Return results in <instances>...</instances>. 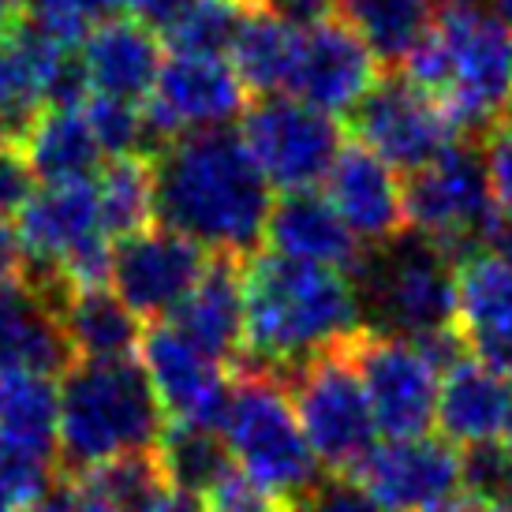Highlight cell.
<instances>
[{
    "mask_svg": "<svg viewBox=\"0 0 512 512\" xmlns=\"http://www.w3.org/2000/svg\"><path fill=\"white\" fill-rule=\"evenodd\" d=\"M157 225L199 240L206 251L251 255L266 236L273 199L240 131H191L154 150Z\"/></svg>",
    "mask_w": 512,
    "mask_h": 512,
    "instance_id": "obj_1",
    "label": "cell"
},
{
    "mask_svg": "<svg viewBox=\"0 0 512 512\" xmlns=\"http://www.w3.org/2000/svg\"><path fill=\"white\" fill-rule=\"evenodd\" d=\"M359 326L363 307L348 273L270 247L243 258V352L232 370L285 374L348 341Z\"/></svg>",
    "mask_w": 512,
    "mask_h": 512,
    "instance_id": "obj_2",
    "label": "cell"
},
{
    "mask_svg": "<svg viewBox=\"0 0 512 512\" xmlns=\"http://www.w3.org/2000/svg\"><path fill=\"white\" fill-rule=\"evenodd\" d=\"M165 423V408L135 356L72 363L60 382V475H79L101 460L154 449Z\"/></svg>",
    "mask_w": 512,
    "mask_h": 512,
    "instance_id": "obj_3",
    "label": "cell"
},
{
    "mask_svg": "<svg viewBox=\"0 0 512 512\" xmlns=\"http://www.w3.org/2000/svg\"><path fill=\"white\" fill-rule=\"evenodd\" d=\"M221 438L251 479L285 498H307L322 483V464L299 427L285 385L270 370H232Z\"/></svg>",
    "mask_w": 512,
    "mask_h": 512,
    "instance_id": "obj_4",
    "label": "cell"
},
{
    "mask_svg": "<svg viewBox=\"0 0 512 512\" xmlns=\"http://www.w3.org/2000/svg\"><path fill=\"white\" fill-rule=\"evenodd\" d=\"M434 34L453 72L441 109L464 139L486 135L512 113V23L486 0H438Z\"/></svg>",
    "mask_w": 512,
    "mask_h": 512,
    "instance_id": "obj_5",
    "label": "cell"
},
{
    "mask_svg": "<svg viewBox=\"0 0 512 512\" xmlns=\"http://www.w3.org/2000/svg\"><path fill=\"white\" fill-rule=\"evenodd\" d=\"M408 232L382 247H367L363 270L352 281L359 307L370 314L363 326L412 341L430 329L456 326V266L427 236Z\"/></svg>",
    "mask_w": 512,
    "mask_h": 512,
    "instance_id": "obj_6",
    "label": "cell"
},
{
    "mask_svg": "<svg viewBox=\"0 0 512 512\" xmlns=\"http://www.w3.org/2000/svg\"><path fill=\"white\" fill-rule=\"evenodd\" d=\"M318 464L333 471V479H348L359 460L378 445V427L370 415L367 389L359 382L348 341L333 344L299 367L277 374Z\"/></svg>",
    "mask_w": 512,
    "mask_h": 512,
    "instance_id": "obj_7",
    "label": "cell"
},
{
    "mask_svg": "<svg viewBox=\"0 0 512 512\" xmlns=\"http://www.w3.org/2000/svg\"><path fill=\"white\" fill-rule=\"evenodd\" d=\"M404 214H408V228L427 236L453 266L483 251L490 228L501 217L490 195L483 150L460 139L438 161L423 165L419 172H408Z\"/></svg>",
    "mask_w": 512,
    "mask_h": 512,
    "instance_id": "obj_8",
    "label": "cell"
},
{
    "mask_svg": "<svg viewBox=\"0 0 512 512\" xmlns=\"http://www.w3.org/2000/svg\"><path fill=\"white\" fill-rule=\"evenodd\" d=\"M240 135L277 191H307L322 184L344 146L337 116L322 113L292 94L247 105Z\"/></svg>",
    "mask_w": 512,
    "mask_h": 512,
    "instance_id": "obj_9",
    "label": "cell"
},
{
    "mask_svg": "<svg viewBox=\"0 0 512 512\" xmlns=\"http://www.w3.org/2000/svg\"><path fill=\"white\" fill-rule=\"evenodd\" d=\"M348 352L367 389L374 427L385 438H423L438 427V370L408 337L359 326Z\"/></svg>",
    "mask_w": 512,
    "mask_h": 512,
    "instance_id": "obj_10",
    "label": "cell"
},
{
    "mask_svg": "<svg viewBox=\"0 0 512 512\" xmlns=\"http://www.w3.org/2000/svg\"><path fill=\"white\" fill-rule=\"evenodd\" d=\"M348 131L400 172H419L464 139L441 101L423 94L404 75H382L370 86L348 113Z\"/></svg>",
    "mask_w": 512,
    "mask_h": 512,
    "instance_id": "obj_11",
    "label": "cell"
},
{
    "mask_svg": "<svg viewBox=\"0 0 512 512\" xmlns=\"http://www.w3.org/2000/svg\"><path fill=\"white\" fill-rule=\"evenodd\" d=\"M210 255L214 251H206L184 232L150 225L113 247V292L146 326L169 322L176 307L191 296V288L199 285Z\"/></svg>",
    "mask_w": 512,
    "mask_h": 512,
    "instance_id": "obj_12",
    "label": "cell"
},
{
    "mask_svg": "<svg viewBox=\"0 0 512 512\" xmlns=\"http://www.w3.org/2000/svg\"><path fill=\"white\" fill-rule=\"evenodd\" d=\"M247 98V86L225 57L169 53L146 94L143 113L157 143L165 146L191 131L225 128L228 120L247 113Z\"/></svg>",
    "mask_w": 512,
    "mask_h": 512,
    "instance_id": "obj_13",
    "label": "cell"
},
{
    "mask_svg": "<svg viewBox=\"0 0 512 512\" xmlns=\"http://www.w3.org/2000/svg\"><path fill=\"white\" fill-rule=\"evenodd\" d=\"M344 483L385 512H427L460 490V449L441 434L385 438Z\"/></svg>",
    "mask_w": 512,
    "mask_h": 512,
    "instance_id": "obj_14",
    "label": "cell"
},
{
    "mask_svg": "<svg viewBox=\"0 0 512 512\" xmlns=\"http://www.w3.org/2000/svg\"><path fill=\"white\" fill-rule=\"evenodd\" d=\"M139 363L154 385L157 400L169 423L221 430L232 393V374L217 359L199 352L184 333L169 322H154L143 329Z\"/></svg>",
    "mask_w": 512,
    "mask_h": 512,
    "instance_id": "obj_15",
    "label": "cell"
},
{
    "mask_svg": "<svg viewBox=\"0 0 512 512\" xmlns=\"http://www.w3.org/2000/svg\"><path fill=\"white\" fill-rule=\"evenodd\" d=\"M68 285L19 273L0 285V374H68L75 352L64 329Z\"/></svg>",
    "mask_w": 512,
    "mask_h": 512,
    "instance_id": "obj_16",
    "label": "cell"
},
{
    "mask_svg": "<svg viewBox=\"0 0 512 512\" xmlns=\"http://www.w3.org/2000/svg\"><path fill=\"white\" fill-rule=\"evenodd\" d=\"M98 236H105L98 180L38 187L15 217V240H19V255H23V270L19 273L60 281L64 262Z\"/></svg>",
    "mask_w": 512,
    "mask_h": 512,
    "instance_id": "obj_17",
    "label": "cell"
},
{
    "mask_svg": "<svg viewBox=\"0 0 512 512\" xmlns=\"http://www.w3.org/2000/svg\"><path fill=\"white\" fill-rule=\"evenodd\" d=\"M378 79H382V64L367 49V42L344 19H326L318 27L303 30L288 94L329 116H348Z\"/></svg>",
    "mask_w": 512,
    "mask_h": 512,
    "instance_id": "obj_18",
    "label": "cell"
},
{
    "mask_svg": "<svg viewBox=\"0 0 512 512\" xmlns=\"http://www.w3.org/2000/svg\"><path fill=\"white\" fill-rule=\"evenodd\" d=\"M322 184L333 210L367 247H382L408 232L404 184L397 180V169L356 139L341 146Z\"/></svg>",
    "mask_w": 512,
    "mask_h": 512,
    "instance_id": "obj_19",
    "label": "cell"
},
{
    "mask_svg": "<svg viewBox=\"0 0 512 512\" xmlns=\"http://www.w3.org/2000/svg\"><path fill=\"white\" fill-rule=\"evenodd\" d=\"M456 329L471 356L512 382V266L486 247L456 266Z\"/></svg>",
    "mask_w": 512,
    "mask_h": 512,
    "instance_id": "obj_20",
    "label": "cell"
},
{
    "mask_svg": "<svg viewBox=\"0 0 512 512\" xmlns=\"http://www.w3.org/2000/svg\"><path fill=\"white\" fill-rule=\"evenodd\" d=\"M262 240L277 255L329 266V270H341L348 277H356L363 270V258H367V243L344 225V217L333 210V202L314 187L285 191L273 202Z\"/></svg>",
    "mask_w": 512,
    "mask_h": 512,
    "instance_id": "obj_21",
    "label": "cell"
},
{
    "mask_svg": "<svg viewBox=\"0 0 512 512\" xmlns=\"http://www.w3.org/2000/svg\"><path fill=\"white\" fill-rule=\"evenodd\" d=\"M243 258L247 255L214 251L199 285L169 318V326L228 370L243 352Z\"/></svg>",
    "mask_w": 512,
    "mask_h": 512,
    "instance_id": "obj_22",
    "label": "cell"
},
{
    "mask_svg": "<svg viewBox=\"0 0 512 512\" xmlns=\"http://www.w3.org/2000/svg\"><path fill=\"white\" fill-rule=\"evenodd\" d=\"M438 430L456 449L505 441L512 430V382L475 356L456 363L441 374Z\"/></svg>",
    "mask_w": 512,
    "mask_h": 512,
    "instance_id": "obj_23",
    "label": "cell"
},
{
    "mask_svg": "<svg viewBox=\"0 0 512 512\" xmlns=\"http://www.w3.org/2000/svg\"><path fill=\"white\" fill-rule=\"evenodd\" d=\"M90 94L120 101H146L157 72H161V45L154 30L135 19H109L79 45Z\"/></svg>",
    "mask_w": 512,
    "mask_h": 512,
    "instance_id": "obj_24",
    "label": "cell"
},
{
    "mask_svg": "<svg viewBox=\"0 0 512 512\" xmlns=\"http://www.w3.org/2000/svg\"><path fill=\"white\" fill-rule=\"evenodd\" d=\"M64 329L75 352V363H113L131 359L143 341L139 318L124 307L113 288L72 292L64 303Z\"/></svg>",
    "mask_w": 512,
    "mask_h": 512,
    "instance_id": "obj_25",
    "label": "cell"
},
{
    "mask_svg": "<svg viewBox=\"0 0 512 512\" xmlns=\"http://www.w3.org/2000/svg\"><path fill=\"white\" fill-rule=\"evenodd\" d=\"M27 161L42 184L98 180L105 154L79 109H45L27 139Z\"/></svg>",
    "mask_w": 512,
    "mask_h": 512,
    "instance_id": "obj_26",
    "label": "cell"
},
{
    "mask_svg": "<svg viewBox=\"0 0 512 512\" xmlns=\"http://www.w3.org/2000/svg\"><path fill=\"white\" fill-rule=\"evenodd\" d=\"M169 486L154 449L101 460L94 468L68 475L75 512H143Z\"/></svg>",
    "mask_w": 512,
    "mask_h": 512,
    "instance_id": "obj_27",
    "label": "cell"
},
{
    "mask_svg": "<svg viewBox=\"0 0 512 512\" xmlns=\"http://www.w3.org/2000/svg\"><path fill=\"white\" fill-rule=\"evenodd\" d=\"M299 38H303V30L288 27V23L273 19V15H262V12L247 15V23L240 27L236 42L228 49V64L243 79L247 94L277 98V94L292 90V75H296V60H299Z\"/></svg>",
    "mask_w": 512,
    "mask_h": 512,
    "instance_id": "obj_28",
    "label": "cell"
},
{
    "mask_svg": "<svg viewBox=\"0 0 512 512\" xmlns=\"http://www.w3.org/2000/svg\"><path fill=\"white\" fill-rule=\"evenodd\" d=\"M337 12L385 68H400L434 30L438 0H337Z\"/></svg>",
    "mask_w": 512,
    "mask_h": 512,
    "instance_id": "obj_29",
    "label": "cell"
},
{
    "mask_svg": "<svg viewBox=\"0 0 512 512\" xmlns=\"http://www.w3.org/2000/svg\"><path fill=\"white\" fill-rule=\"evenodd\" d=\"M101 228L109 240H128L157 225V187L150 157H113L98 172Z\"/></svg>",
    "mask_w": 512,
    "mask_h": 512,
    "instance_id": "obj_30",
    "label": "cell"
},
{
    "mask_svg": "<svg viewBox=\"0 0 512 512\" xmlns=\"http://www.w3.org/2000/svg\"><path fill=\"white\" fill-rule=\"evenodd\" d=\"M57 423V378H45V374H0V438H12L19 445L57 456Z\"/></svg>",
    "mask_w": 512,
    "mask_h": 512,
    "instance_id": "obj_31",
    "label": "cell"
},
{
    "mask_svg": "<svg viewBox=\"0 0 512 512\" xmlns=\"http://www.w3.org/2000/svg\"><path fill=\"white\" fill-rule=\"evenodd\" d=\"M154 453L169 486L187 490L195 498H202L217 483V475L232 464V453H228L221 430L191 427V423H165Z\"/></svg>",
    "mask_w": 512,
    "mask_h": 512,
    "instance_id": "obj_32",
    "label": "cell"
},
{
    "mask_svg": "<svg viewBox=\"0 0 512 512\" xmlns=\"http://www.w3.org/2000/svg\"><path fill=\"white\" fill-rule=\"evenodd\" d=\"M251 8L243 0H187L184 12L172 19L161 34L169 53H195V57H228Z\"/></svg>",
    "mask_w": 512,
    "mask_h": 512,
    "instance_id": "obj_33",
    "label": "cell"
},
{
    "mask_svg": "<svg viewBox=\"0 0 512 512\" xmlns=\"http://www.w3.org/2000/svg\"><path fill=\"white\" fill-rule=\"evenodd\" d=\"M60 460L53 453L0 438V512H27L53 490Z\"/></svg>",
    "mask_w": 512,
    "mask_h": 512,
    "instance_id": "obj_34",
    "label": "cell"
},
{
    "mask_svg": "<svg viewBox=\"0 0 512 512\" xmlns=\"http://www.w3.org/2000/svg\"><path fill=\"white\" fill-rule=\"evenodd\" d=\"M83 116L94 139H98L101 154L109 157H150L146 146L157 143V135L146 124L143 105L135 101H120V98H105V94H90L83 101ZM161 150V143H157Z\"/></svg>",
    "mask_w": 512,
    "mask_h": 512,
    "instance_id": "obj_35",
    "label": "cell"
},
{
    "mask_svg": "<svg viewBox=\"0 0 512 512\" xmlns=\"http://www.w3.org/2000/svg\"><path fill=\"white\" fill-rule=\"evenodd\" d=\"M124 12V0H27L23 19L60 49H79L90 30Z\"/></svg>",
    "mask_w": 512,
    "mask_h": 512,
    "instance_id": "obj_36",
    "label": "cell"
},
{
    "mask_svg": "<svg viewBox=\"0 0 512 512\" xmlns=\"http://www.w3.org/2000/svg\"><path fill=\"white\" fill-rule=\"evenodd\" d=\"M460 490L486 501L490 509L512 498V453L505 441L460 449Z\"/></svg>",
    "mask_w": 512,
    "mask_h": 512,
    "instance_id": "obj_37",
    "label": "cell"
},
{
    "mask_svg": "<svg viewBox=\"0 0 512 512\" xmlns=\"http://www.w3.org/2000/svg\"><path fill=\"white\" fill-rule=\"evenodd\" d=\"M202 512H296V501L270 490V486H262L258 479H251L232 460L217 475V483L202 494Z\"/></svg>",
    "mask_w": 512,
    "mask_h": 512,
    "instance_id": "obj_38",
    "label": "cell"
},
{
    "mask_svg": "<svg viewBox=\"0 0 512 512\" xmlns=\"http://www.w3.org/2000/svg\"><path fill=\"white\" fill-rule=\"evenodd\" d=\"M483 165L494 206L512 217V113L483 135Z\"/></svg>",
    "mask_w": 512,
    "mask_h": 512,
    "instance_id": "obj_39",
    "label": "cell"
},
{
    "mask_svg": "<svg viewBox=\"0 0 512 512\" xmlns=\"http://www.w3.org/2000/svg\"><path fill=\"white\" fill-rule=\"evenodd\" d=\"M38 176L30 169L27 150L23 146L0 143V217H19V210L30 202V195L38 191Z\"/></svg>",
    "mask_w": 512,
    "mask_h": 512,
    "instance_id": "obj_40",
    "label": "cell"
},
{
    "mask_svg": "<svg viewBox=\"0 0 512 512\" xmlns=\"http://www.w3.org/2000/svg\"><path fill=\"white\" fill-rule=\"evenodd\" d=\"M296 512H385V509H378V505H374L367 494H359L352 483L329 479V483L314 486L307 498H299Z\"/></svg>",
    "mask_w": 512,
    "mask_h": 512,
    "instance_id": "obj_41",
    "label": "cell"
},
{
    "mask_svg": "<svg viewBox=\"0 0 512 512\" xmlns=\"http://www.w3.org/2000/svg\"><path fill=\"white\" fill-rule=\"evenodd\" d=\"M243 4L251 12L273 15V19H281V23L296 30L318 27V23H326L329 15L337 12V0H243Z\"/></svg>",
    "mask_w": 512,
    "mask_h": 512,
    "instance_id": "obj_42",
    "label": "cell"
},
{
    "mask_svg": "<svg viewBox=\"0 0 512 512\" xmlns=\"http://www.w3.org/2000/svg\"><path fill=\"white\" fill-rule=\"evenodd\" d=\"M187 0H124V12H131L135 23L150 27L154 34H165L172 27V19L184 12Z\"/></svg>",
    "mask_w": 512,
    "mask_h": 512,
    "instance_id": "obj_43",
    "label": "cell"
},
{
    "mask_svg": "<svg viewBox=\"0 0 512 512\" xmlns=\"http://www.w3.org/2000/svg\"><path fill=\"white\" fill-rule=\"evenodd\" d=\"M23 270V255H19V240H15V228L0 217V285L15 281Z\"/></svg>",
    "mask_w": 512,
    "mask_h": 512,
    "instance_id": "obj_44",
    "label": "cell"
},
{
    "mask_svg": "<svg viewBox=\"0 0 512 512\" xmlns=\"http://www.w3.org/2000/svg\"><path fill=\"white\" fill-rule=\"evenodd\" d=\"M143 512H202V498L187 494V490H176V486H165Z\"/></svg>",
    "mask_w": 512,
    "mask_h": 512,
    "instance_id": "obj_45",
    "label": "cell"
},
{
    "mask_svg": "<svg viewBox=\"0 0 512 512\" xmlns=\"http://www.w3.org/2000/svg\"><path fill=\"white\" fill-rule=\"evenodd\" d=\"M486 251H494L498 258H505L512 266V217L501 214L490 228V236H486Z\"/></svg>",
    "mask_w": 512,
    "mask_h": 512,
    "instance_id": "obj_46",
    "label": "cell"
},
{
    "mask_svg": "<svg viewBox=\"0 0 512 512\" xmlns=\"http://www.w3.org/2000/svg\"><path fill=\"white\" fill-rule=\"evenodd\" d=\"M27 512H75V501H72V490H68V483L53 486V490H49L38 505H30Z\"/></svg>",
    "mask_w": 512,
    "mask_h": 512,
    "instance_id": "obj_47",
    "label": "cell"
},
{
    "mask_svg": "<svg viewBox=\"0 0 512 512\" xmlns=\"http://www.w3.org/2000/svg\"><path fill=\"white\" fill-rule=\"evenodd\" d=\"M427 512H490V505L479 501V498H471V494H464V490H456L453 498L438 501V505L427 509Z\"/></svg>",
    "mask_w": 512,
    "mask_h": 512,
    "instance_id": "obj_48",
    "label": "cell"
},
{
    "mask_svg": "<svg viewBox=\"0 0 512 512\" xmlns=\"http://www.w3.org/2000/svg\"><path fill=\"white\" fill-rule=\"evenodd\" d=\"M15 15H19V12H12V8H4V4H0V49H4V45H8V38H12Z\"/></svg>",
    "mask_w": 512,
    "mask_h": 512,
    "instance_id": "obj_49",
    "label": "cell"
},
{
    "mask_svg": "<svg viewBox=\"0 0 512 512\" xmlns=\"http://www.w3.org/2000/svg\"><path fill=\"white\" fill-rule=\"evenodd\" d=\"M486 4H490V8H494L505 23H512V0H486Z\"/></svg>",
    "mask_w": 512,
    "mask_h": 512,
    "instance_id": "obj_50",
    "label": "cell"
},
{
    "mask_svg": "<svg viewBox=\"0 0 512 512\" xmlns=\"http://www.w3.org/2000/svg\"><path fill=\"white\" fill-rule=\"evenodd\" d=\"M490 512H512V498L498 501V505H494V509H490Z\"/></svg>",
    "mask_w": 512,
    "mask_h": 512,
    "instance_id": "obj_51",
    "label": "cell"
},
{
    "mask_svg": "<svg viewBox=\"0 0 512 512\" xmlns=\"http://www.w3.org/2000/svg\"><path fill=\"white\" fill-rule=\"evenodd\" d=\"M0 4H4V8H12V12H15V8H23L27 0H0Z\"/></svg>",
    "mask_w": 512,
    "mask_h": 512,
    "instance_id": "obj_52",
    "label": "cell"
},
{
    "mask_svg": "<svg viewBox=\"0 0 512 512\" xmlns=\"http://www.w3.org/2000/svg\"><path fill=\"white\" fill-rule=\"evenodd\" d=\"M505 445H509V453H512V430H509V438H505Z\"/></svg>",
    "mask_w": 512,
    "mask_h": 512,
    "instance_id": "obj_53",
    "label": "cell"
}]
</instances>
